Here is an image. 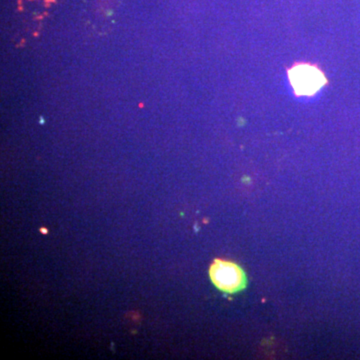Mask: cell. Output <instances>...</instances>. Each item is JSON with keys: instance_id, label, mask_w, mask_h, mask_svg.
<instances>
[{"instance_id": "cell-1", "label": "cell", "mask_w": 360, "mask_h": 360, "mask_svg": "<svg viewBox=\"0 0 360 360\" xmlns=\"http://www.w3.org/2000/svg\"><path fill=\"white\" fill-rule=\"evenodd\" d=\"M212 283L225 293H236L246 286L245 271L239 265L229 260L217 259L210 269Z\"/></svg>"}, {"instance_id": "cell-2", "label": "cell", "mask_w": 360, "mask_h": 360, "mask_svg": "<svg viewBox=\"0 0 360 360\" xmlns=\"http://www.w3.org/2000/svg\"><path fill=\"white\" fill-rule=\"evenodd\" d=\"M288 77L298 96H314L326 82L323 73L316 66L305 63L293 66L288 72Z\"/></svg>"}]
</instances>
